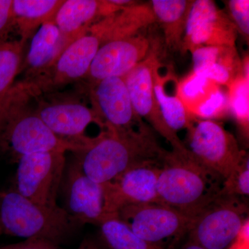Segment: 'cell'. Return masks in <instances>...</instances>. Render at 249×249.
<instances>
[{
  "mask_svg": "<svg viewBox=\"0 0 249 249\" xmlns=\"http://www.w3.org/2000/svg\"><path fill=\"white\" fill-rule=\"evenodd\" d=\"M74 153L85 175L103 185L134 167L162 165L167 152L159 145L151 131L144 124L128 131L106 127L91 146Z\"/></svg>",
  "mask_w": 249,
  "mask_h": 249,
  "instance_id": "6da1fadb",
  "label": "cell"
},
{
  "mask_svg": "<svg viewBox=\"0 0 249 249\" xmlns=\"http://www.w3.org/2000/svg\"><path fill=\"white\" fill-rule=\"evenodd\" d=\"M36 96L25 82L14 85L0 105V153L18 162L22 156L38 152H80L60 140L37 115Z\"/></svg>",
  "mask_w": 249,
  "mask_h": 249,
  "instance_id": "7a4b0ae2",
  "label": "cell"
},
{
  "mask_svg": "<svg viewBox=\"0 0 249 249\" xmlns=\"http://www.w3.org/2000/svg\"><path fill=\"white\" fill-rule=\"evenodd\" d=\"M224 180L197 161L188 150L165 155L157 181L160 204L194 219L219 196Z\"/></svg>",
  "mask_w": 249,
  "mask_h": 249,
  "instance_id": "3957f363",
  "label": "cell"
},
{
  "mask_svg": "<svg viewBox=\"0 0 249 249\" xmlns=\"http://www.w3.org/2000/svg\"><path fill=\"white\" fill-rule=\"evenodd\" d=\"M80 225L65 209L33 202L15 189L0 191V235L47 241L58 246Z\"/></svg>",
  "mask_w": 249,
  "mask_h": 249,
  "instance_id": "277c9868",
  "label": "cell"
},
{
  "mask_svg": "<svg viewBox=\"0 0 249 249\" xmlns=\"http://www.w3.org/2000/svg\"><path fill=\"white\" fill-rule=\"evenodd\" d=\"M46 100L42 96L36 98L37 115L58 139L86 150L96 142L86 134L90 124H94L106 129V125L98 119L91 108L78 99L69 96H57L53 93Z\"/></svg>",
  "mask_w": 249,
  "mask_h": 249,
  "instance_id": "5b68a950",
  "label": "cell"
},
{
  "mask_svg": "<svg viewBox=\"0 0 249 249\" xmlns=\"http://www.w3.org/2000/svg\"><path fill=\"white\" fill-rule=\"evenodd\" d=\"M188 129V150L199 163L224 180L246 157L235 137L216 121H198Z\"/></svg>",
  "mask_w": 249,
  "mask_h": 249,
  "instance_id": "8992f818",
  "label": "cell"
},
{
  "mask_svg": "<svg viewBox=\"0 0 249 249\" xmlns=\"http://www.w3.org/2000/svg\"><path fill=\"white\" fill-rule=\"evenodd\" d=\"M248 208L235 196H219L195 218L191 242L206 249H228L238 236Z\"/></svg>",
  "mask_w": 249,
  "mask_h": 249,
  "instance_id": "52a82bcc",
  "label": "cell"
},
{
  "mask_svg": "<svg viewBox=\"0 0 249 249\" xmlns=\"http://www.w3.org/2000/svg\"><path fill=\"white\" fill-rule=\"evenodd\" d=\"M65 153L38 152L22 156L16 172V191L33 202L55 207L65 168Z\"/></svg>",
  "mask_w": 249,
  "mask_h": 249,
  "instance_id": "ba28073f",
  "label": "cell"
},
{
  "mask_svg": "<svg viewBox=\"0 0 249 249\" xmlns=\"http://www.w3.org/2000/svg\"><path fill=\"white\" fill-rule=\"evenodd\" d=\"M160 66L157 54L149 52L146 58L124 77V80L134 110L139 119L147 121L170 142L173 150H184L187 147L177 132L172 130L165 122L156 98L154 89L155 76Z\"/></svg>",
  "mask_w": 249,
  "mask_h": 249,
  "instance_id": "9c48e42d",
  "label": "cell"
},
{
  "mask_svg": "<svg viewBox=\"0 0 249 249\" xmlns=\"http://www.w3.org/2000/svg\"><path fill=\"white\" fill-rule=\"evenodd\" d=\"M101 45L97 36L89 31L67 46L45 75L34 81L24 82L39 97L85 79Z\"/></svg>",
  "mask_w": 249,
  "mask_h": 249,
  "instance_id": "30bf717a",
  "label": "cell"
},
{
  "mask_svg": "<svg viewBox=\"0 0 249 249\" xmlns=\"http://www.w3.org/2000/svg\"><path fill=\"white\" fill-rule=\"evenodd\" d=\"M134 235L160 245L165 239L189 231L194 219L160 203L130 206L117 214Z\"/></svg>",
  "mask_w": 249,
  "mask_h": 249,
  "instance_id": "8fae6325",
  "label": "cell"
},
{
  "mask_svg": "<svg viewBox=\"0 0 249 249\" xmlns=\"http://www.w3.org/2000/svg\"><path fill=\"white\" fill-rule=\"evenodd\" d=\"M160 167L157 164L134 167L103 184L108 218L117 217L119 211L127 206L160 203L157 181Z\"/></svg>",
  "mask_w": 249,
  "mask_h": 249,
  "instance_id": "7c38bea8",
  "label": "cell"
},
{
  "mask_svg": "<svg viewBox=\"0 0 249 249\" xmlns=\"http://www.w3.org/2000/svg\"><path fill=\"white\" fill-rule=\"evenodd\" d=\"M237 31L228 14L211 0H196L192 5L183 36V52L200 46L235 47Z\"/></svg>",
  "mask_w": 249,
  "mask_h": 249,
  "instance_id": "4fadbf2b",
  "label": "cell"
},
{
  "mask_svg": "<svg viewBox=\"0 0 249 249\" xmlns=\"http://www.w3.org/2000/svg\"><path fill=\"white\" fill-rule=\"evenodd\" d=\"M89 94L91 109L106 127L128 131L143 125L134 110L124 78H106L89 85Z\"/></svg>",
  "mask_w": 249,
  "mask_h": 249,
  "instance_id": "5bb4252c",
  "label": "cell"
},
{
  "mask_svg": "<svg viewBox=\"0 0 249 249\" xmlns=\"http://www.w3.org/2000/svg\"><path fill=\"white\" fill-rule=\"evenodd\" d=\"M149 52L150 42L140 35L102 44L85 80L89 86L106 78H124L146 58Z\"/></svg>",
  "mask_w": 249,
  "mask_h": 249,
  "instance_id": "9a60e30c",
  "label": "cell"
},
{
  "mask_svg": "<svg viewBox=\"0 0 249 249\" xmlns=\"http://www.w3.org/2000/svg\"><path fill=\"white\" fill-rule=\"evenodd\" d=\"M65 194V210L78 224L88 223L99 226L107 219L103 185L85 175L77 157L67 171Z\"/></svg>",
  "mask_w": 249,
  "mask_h": 249,
  "instance_id": "2e32d148",
  "label": "cell"
},
{
  "mask_svg": "<svg viewBox=\"0 0 249 249\" xmlns=\"http://www.w3.org/2000/svg\"><path fill=\"white\" fill-rule=\"evenodd\" d=\"M123 9L109 0H64L53 21L69 45L96 23Z\"/></svg>",
  "mask_w": 249,
  "mask_h": 249,
  "instance_id": "e0dca14e",
  "label": "cell"
},
{
  "mask_svg": "<svg viewBox=\"0 0 249 249\" xmlns=\"http://www.w3.org/2000/svg\"><path fill=\"white\" fill-rule=\"evenodd\" d=\"M67 46L53 19L42 24L31 38L29 51L23 60V81H34L45 75Z\"/></svg>",
  "mask_w": 249,
  "mask_h": 249,
  "instance_id": "ac0fdd59",
  "label": "cell"
},
{
  "mask_svg": "<svg viewBox=\"0 0 249 249\" xmlns=\"http://www.w3.org/2000/svg\"><path fill=\"white\" fill-rule=\"evenodd\" d=\"M157 22L150 3L124 8L91 27L89 32L97 36L101 45L138 35L139 31Z\"/></svg>",
  "mask_w": 249,
  "mask_h": 249,
  "instance_id": "d6986e66",
  "label": "cell"
},
{
  "mask_svg": "<svg viewBox=\"0 0 249 249\" xmlns=\"http://www.w3.org/2000/svg\"><path fill=\"white\" fill-rule=\"evenodd\" d=\"M64 0H13L15 29L19 40L26 43L49 20L53 19Z\"/></svg>",
  "mask_w": 249,
  "mask_h": 249,
  "instance_id": "ffe728a7",
  "label": "cell"
},
{
  "mask_svg": "<svg viewBox=\"0 0 249 249\" xmlns=\"http://www.w3.org/2000/svg\"><path fill=\"white\" fill-rule=\"evenodd\" d=\"M194 0H152L156 21L161 24L165 43L170 49H181L187 19Z\"/></svg>",
  "mask_w": 249,
  "mask_h": 249,
  "instance_id": "44dd1931",
  "label": "cell"
},
{
  "mask_svg": "<svg viewBox=\"0 0 249 249\" xmlns=\"http://www.w3.org/2000/svg\"><path fill=\"white\" fill-rule=\"evenodd\" d=\"M160 70V68L155 73L154 89L162 116L168 127L174 132L188 129L192 124L191 116L178 98L176 90L173 94L167 91L166 84L170 72L165 76H161Z\"/></svg>",
  "mask_w": 249,
  "mask_h": 249,
  "instance_id": "7402d4cb",
  "label": "cell"
},
{
  "mask_svg": "<svg viewBox=\"0 0 249 249\" xmlns=\"http://www.w3.org/2000/svg\"><path fill=\"white\" fill-rule=\"evenodd\" d=\"M243 73L228 86L229 112L238 124L241 134L247 141L249 133V56L242 62Z\"/></svg>",
  "mask_w": 249,
  "mask_h": 249,
  "instance_id": "603a6c76",
  "label": "cell"
},
{
  "mask_svg": "<svg viewBox=\"0 0 249 249\" xmlns=\"http://www.w3.org/2000/svg\"><path fill=\"white\" fill-rule=\"evenodd\" d=\"M219 87L217 83L193 71L179 81L177 80L175 90L178 98L192 117L197 108Z\"/></svg>",
  "mask_w": 249,
  "mask_h": 249,
  "instance_id": "cb8c5ba5",
  "label": "cell"
},
{
  "mask_svg": "<svg viewBox=\"0 0 249 249\" xmlns=\"http://www.w3.org/2000/svg\"><path fill=\"white\" fill-rule=\"evenodd\" d=\"M101 233L110 249H164L160 245L137 237L117 217L105 219L101 224Z\"/></svg>",
  "mask_w": 249,
  "mask_h": 249,
  "instance_id": "d4e9b609",
  "label": "cell"
},
{
  "mask_svg": "<svg viewBox=\"0 0 249 249\" xmlns=\"http://www.w3.org/2000/svg\"><path fill=\"white\" fill-rule=\"evenodd\" d=\"M25 43L8 41L0 45V105L21 73Z\"/></svg>",
  "mask_w": 249,
  "mask_h": 249,
  "instance_id": "484cf974",
  "label": "cell"
},
{
  "mask_svg": "<svg viewBox=\"0 0 249 249\" xmlns=\"http://www.w3.org/2000/svg\"><path fill=\"white\" fill-rule=\"evenodd\" d=\"M249 162L246 155L240 166L224 180L219 196H248Z\"/></svg>",
  "mask_w": 249,
  "mask_h": 249,
  "instance_id": "4316f807",
  "label": "cell"
},
{
  "mask_svg": "<svg viewBox=\"0 0 249 249\" xmlns=\"http://www.w3.org/2000/svg\"><path fill=\"white\" fill-rule=\"evenodd\" d=\"M229 112V99L227 92H224L220 86L195 112L194 116L203 120L222 119Z\"/></svg>",
  "mask_w": 249,
  "mask_h": 249,
  "instance_id": "83f0119b",
  "label": "cell"
},
{
  "mask_svg": "<svg viewBox=\"0 0 249 249\" xmlns=\"http://www.w3.org/2000/svg\"><path fill=\"white\" fill-rule=\"evenodd\" d=\"M229 18L233 23L237 32L249 40V0H229L226 1Z\"/></svg>",
  "mask_w": 249,
  "mask_h": 249,
  "instance_id": "f1b7e54d",
  "label": "cell"
},
{
  "mask_svg": "<svg viewBox=\"0 0 249 249\" xmlns=\"http://www.w3.org/2000/svg\"><path fill=\"white\" fill-rule=\"evenodd\" d=\"M229 47L200 46L191 51L193 55V71H197L205 67L220 60Z\"/></svg>",
  "mask_w": 249,
  "mask_h": 249,
  "instance_id": "f546056e",
  "label": "cell"
},
{
  "mask_svg": "<svg viewBox=\"0 0 249 249\" xmlns=\"http://www.w3.org/2000/svg\"><path fill=\"white\" fill-rule=\"evenodd\" d=\"M0 249H58V246L47 241L26 240L24 242L0 247ZM76 249H107L93 239H85Z\"/></svg>",
  "mask_w": 249,
  "mask_h": 249,
  "instance_id": "4dcf8cb0",
  "label": "cell"
},
{
  "mask_svg": "<svg viewBox=\"0 0 249 249\" xmlns=\"http://www.w3.org/2000/svg\"><path fill=\"white\" fill-rule=\"evenodd\" d=\"M12 6L13 0H0V45L9 41L15 29Z\"/></svg>",
  "mask_w": 249,
  "mask_h": 249,
  "instance_id": "1f68e13d",
  "label": "cell"
},
{
  "mask_svg": "<svg viewBox=\"0 0 249 249\" xmlns=\"http://www.w3.org/2000/svg\"><path fill=\"white\" fill-rule=\"evenodd\" d=\"M228 249H249V243L236 240Z\"/></svg>",
  "mask_w": 249,
  "mask_h": 249,
  "instance_id": "d6a6232c",
  "label": "cell"
},
{
  "mask_svg": "<svg viewBox=\"0 0 249 249\" xmlns=\"http://www.w3.org/2000/svg\"><path fill=\"white\" fill-rule=\"evenodd\" d=\"M181 249H206L201 247V246L196 245V244L194 243V242H191V241H189L188 243L186 244L184 247H183V248Z\"/></svg>",
  "mask_w": 249,
  "mask_h": 249,
  "instance_id": "836d02e7",
  "label": "cell"
}]
</instances>
